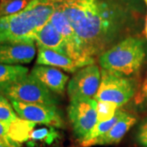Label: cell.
I'll list each match as a JSON object with an SVG mask.
<instances>
[{"instance_id":"6","label":"cell","mask_w":147,"mask_h":147,"mask_svg":"<svg viewBox=\"0 0 147 147\" xmlns=\"http://www.w3.org/2000/svg\"><path fill=\"white\" fill-rule=\"evenodd\" d=\"M97 101L92 98L76 97L70 99L68 108L69 121L75 136L81 142L88 136L97 123Z\"/></svg>"},{"instance_id":"15","label":"cell","mask_w":147,"mask_h":147,"mask_svg":"<svg viewBox=\"0 0 147 147\" xmlns=\"http://www.w3.org/2000/svg\"><path fill=\"white\" fill-rule=\"evenodd\" d=\"M38 124L39 123L26 120L18 117L10 123L7 137L19 144L26 143L29 141L30 133Z\"/></svg>"},{"instance_id":"18","label":"cell","mask_w":147,"mask_h":147,"mask_svg":"<svg viewBox=\"0 0 147 147\" xmlns=\"http://www.w3.org/2000/svg\"><path fill=\"white\" fill-rule=\"evenodd\" d=\"M126 113L127 112L122 111V110H117L115 116L110 120L104 121V122H97V123L95 125L94 127L92 128V130L91 131V132L88 134V136L87 137V138L84 141L93 139V138L100 137L101 135L106 133L107 131H110V129L115 125L118 121L120 120L121 119L126 115Z\"/></svg>"},{"instance_id":"17","label":"cell","mask_w":147,"mask_h":147,"mask_svg":"<svg viewBox=\"0 0 147 147\" xmlns=\"http://www.w3.org/2000/svg\"><path fill=\"white\" fill-rule=\"evenodd\" d=\"M29 69L22 65H10L0 63V86L21 79L28 74Z\"/></svg>"},{"instance_id":"7","label":"cell","mask_w":147,"mask_h":147,"mask_svg":"<svg viewBox=\"0 0 147 147\" xmlns=\"http://www.w3.org/2000/svg\"><path fill=\"white\" fill-rule=\"evenodd\" d=\"M10 102L16 115L21 119L55 127L64 126L63 119L57 106L26 103L15 100H10Z\"/></svg>"},{"instance_id":"22","label":"cell","mask_w":147,"mask_h":147,"mask_svg":"<svg viewBox=\"0 0 147 147\" xmlns=\"http://www.w3.org/2000/svg\"><path fill=\"white\" fill-rule=\"evenodd\" d=\"M136 139L140 146L147 147V119L142 122V123L139 127Z\"/></svg>"},{"instance_id":"21","label":"cell","mask_w":147,"mask_h":147,"mask_svg":"<svg viewBox=\"0 0 147 147\" xmlns=\"http://www.w3.org/2000/svg\"><path fill=\"white\" fill-rule=\"evenodd\" d=\"M17 118L18 115L11 104L10 100L0 94V121L11 123Z\"/></svg>"},{"instance_id":"16","label":"cell","mask_w":147,"mask_h":147,"mask_svg":"<svg viewBox=\"0 0 147 147\" xmlns=\"http://www.w3.org/2000/svg\"><path fill=\"white\" fill-rule=\"evenodd\" d=\"M36 127L32 131L29 141L26 142L29 146L34 147L38 144L51 145L60 137L55 127L47 125L39 128H37Z\"/></svg>"},{"instance_id":"5","label":"cell","mask_w":147,"mask_h":147,"mask_svg":"<svg viewBox=\"0 0 147 147\" xmlns=\"http://www.w3.org/2000/svg\"><path fill=\"white\" fill-rule=\"evenodd\" d=\"M101 78L98 92L95 96L96 101H110L122 106L136 94V84L133 79L110 73L101 69Z\"/></svg>"},{"instance_id":"10","label":"cell","mask_w":147,"mask_h":147,"mask_svg":"<svg viewBox=\"0 0 147 147\" xmlns=\"http://www.w3.org/2000/svg\"><path fill=\"white\" fill-rule=\"evenodd\" d=\"M36 54L34 42L0 44V63L18 65L30 63Z\"/></svg>"},{"instance_id":"3","label":"cell","mask_w":147,"mask_h":147,"mask_svg":"<svg viewBox=\"0 0 147 147\" xmlns=\"http://www.w3.org/2000/svg\"><path fill=\"white\" fill-rule=\"evenodd\" d=\"M144 42L131 36L111 47L99 57L101 69L123 77L138 72L145 59Z\"/></svg>"},{"instance_id":"2","label":"cell","mask_w":147,"mask_h":147,"mask_svg":"<svg viewBox=\"0 0 147 147\" xmlns=\"http://www.w3.org/2000/svg\"><path fill=\"white\" fill-rule=\"evenodd\" d=\"M56 7L55 0H31L20 12L0 17V44L35 42L37 32L50 21Z\"/></svg>"},{"instance_id":"1","label":"cell","mask_w":147,"mask_h":147,"mask_svg":"<svg viewBox=\"0 0 147 147\" xmlns=\"http://www.w3.org/2000/svg\"><path fill=\"white\" fill-rule=\"evenodd\" d=\"M57 4L74 28L88 65L133 36L141 16L137 0H60Z\"/></svg>"},{"instance_id":"23","label":"cell","mask_w":147,"mask_h":147,"mask_svg":"<svg viewBox=\"0 0 147 147\" xmlns=\"http://www.w3.org/2000/svg\"><path fill=\"white\" fill-rule=\"evenodd\" d=\"M135 101L137 105L144 104V103L147 104V75L144 83L142 84L141 89L137 92L136 98H135Z\"/></svg>"},{"instance_id":"9","label":"cell","mask_w":147,"mask_h":147,"mask_svg":"<svg viewBox=\"0 0 147 147\" xmlns=\"http://www.w3.org/2000/svg\"><path fill=\"white\" fill-rule=\"evenodd\" d=\"M49 21L53 24V26L57 29V30L63 38L64 42L65 43L66 53L69 57L84 67L86 65H88L85 62L79 47V40L74 32V30L68 20L67 16L65 15L62 10L59 7L57 1L56 9L51 16Z\"/></svg>"},{"instance_id":"4","label":"cell","mask_w":147,"mask_h":147,"mask_svg":"<svg viewBox=\"0 0 147 147\" xmlns=\"http://www.w3.org/2000/svg\"><path fill=\"white\" fill-rule=\"evenodd\" d=\"M0 94L8 100L26 103H35L57 106L58 100L53 92L43 85L33 74L0 86Z\"/></svg>"},{"instance_id":"27","label":"cell","mask_w":147,"mask_h":147,"mask_svg":"<svg viewBox=\"0 0 147 147\" xmlns=\"http://www.w3.org/2000/svg\"><path fill=\"white\" fill-rule=\"evenodd\" d=\"M144 2H145V3H146V5L147 6V0H144Z\"/></svg>"},{"instance_id":"12","label":"cell","mask_w":147,"mask_h":147,"mask_svg":"<svg viewBox=\"0 0 147 147\" xmlns=\"http://www.w3.org/2000/svg\"><path fill=\"white\" fill-rule=\"evenodd\" d=\"M31 74L53 93L63 94L69 76L56 67L36 65L32 69Z\"/></svg>"},{"instance_id":"26","label":"cell","mask_w":147,"mask_h":147,"mask_svg":"<svg viewBox=\"0 0 147 147\" xmlns=\"http://www.w3.org/2000/svg\"><path fill=\"white\" fill-rule=\"evenodd\" d=\"M145 33H146V36L147 38V15L146 16V22H145Z\"/></svg>"},{"instance_id":"13","label":"cell","mask_w":147,"mask_h":147,"mask_svg":"<svg viewBox=\"0 0 147 147\" xmlns=\"http://www.w3.org/2000/svg\"><path fill=\"white\" fill-rule=\"evenodd\" d=\"M36 64L62 69L69 73H75L79 69L84 67L67 55L41 47H38V49Z\"/></svg>"},{"instance_id":"20","label":"cell","mask_w":147,"mask_h":147,"mask_svg":"<svg viewBox=\"0 0 147 147\" xmlns=\"http://www.w3.org/2000/svg\"><path fill=\"white\" fill-rule=\"evenodd\" d=\"M119 108L115 103L110 101L99 100L96 103V114L97 122H104L111 119L117 112Z\"/></svg>"},{"instance_id":"25","label":"cell","mask_w":147,"mask_h":147,"mask_svg":"<svg viewBox=\"0 0 147 147\" xmlns=\"http://www.w3.org/2000/svg\"><path fill=\"white\" fill-rule=\"evenodd\" d=\"M10 127V123L0 121V137H3L7 136V132Z\"/></svg>"},{"instance_id":"11","label":"cell","mask_w":147,"mask_h":147,"mask_svg":"<svg viewBox=\"0 0 147 147\" xmlns=\"http://www.w3.org/2000/svg\"><path fill=\"white\" fill-rule=\"evenodd\" d=\"M137 122V119L128 113L123 116L120 120L118 121L116 124L110 131L91 140L81 142V146L84 147L93 146H110L117 144L123 139L128 130Z\"/></svg>"},{"instance_id":"8","label":"cell","mask_w":147,"mask_h":147,"mask_svg":"<svg viewBox=\"0 0 147 147\" xmlns=\"http://www.w3.org/2000/svg\"><path fill=\"white\" fill-rule=\"evenodd\" d=\"M100 69L92 64L77 70L69 80L67 86L69 99L76 97L95 98L100 84Z\"/></svg>"},{"instance_id":"19","label":"cell","mask_w":147,"mask_h":147,"mask_svg":"<svg viewBox=\"0 0 147 147\" xmlns=\"http://www.w3.org/2000/svg\"><path fill=\"white\" fill-rule=\"evenodd\" d=\"M31 0H2L0 3V17L20 12L26 7Z\"/></svg>"},{"instance_id":"28","label":"cell","mask_w":147,"mask_h":147,"mask_svg":"<svg viewBox=\"0 0 147 147\" xmlns=\"http://www.w3.org/2000/svg\"><path fill=\"white\" fill-rule=\"evenodd\" d=\"M55 1H60V0H55Z\"/></svg>"},{"instance_id":"24","label":"cell","mask_w":147,"mask_h":147,"mask_svg":"<svg viewBox=\"0 0 147 147\" xmlns=\"http://www.w3.org/2000/svg\"><path fill=\"white\" fill-rule=\"evenodd\" d=\"M0 147H20V144L6 136L0 137Z\"/></svg>"},{"instance_id":"14","label":"cell","mask_w":147,"mask_h":147,"mask_svg":"<svg viewBox=\"0 0 147 147\" xmlns=\"http://www.w3.org/2000/svg\"><path fill=\"white\" fill-rule=\"evenodd\" d=\"M35 42L38 47L52 49L67 55L63 38L50 21H48L37 32Z\"/></svg>"}]
</instances>
